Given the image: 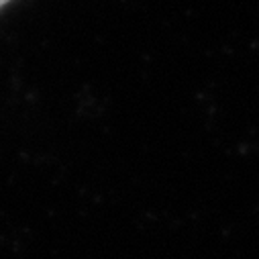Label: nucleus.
Returning <instances> with one entry per match:
<instances>
[{"instance_id": "f257e3e1", "label": "nucleus", "mask_w": 259, "mask_h": 259, "mask_svg": "<svg viewBox=\"0 0 259 259\" xmlns=\"http://www.w3.org/2000/svg\"><path fill=\"white\" fill-rule=\"evenodd\" d=\"M7 3H11V0H0V9H3V7L7 5Z\"/></svg>"}]
</instances>
